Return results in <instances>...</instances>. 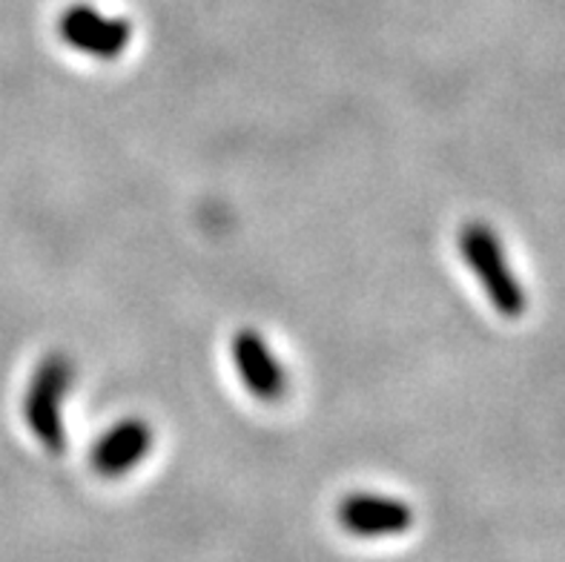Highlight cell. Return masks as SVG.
<instances>
[{
  "label": "cell",
  "mask_w": 565,
  "mask_h": 562,
  "mask_svg": "<svg viewBox=\"0 0 565 562\" xmlns=\"http://www.w3.org/2000/svg\"><path fill=\"white\" fill-rule=\"evenodd\" d=\"M72 388H75V364L66 353L55 350L41 359L23 393V420L29 434L52 456H61L66 448L64 399Z\"/></svg>",
  "instance_id": "obj_1"
},
{
  "label": "cell",
  "mask_w": 565,
  "mask_h": 562,
  "mask_svg": "<svg viewBox=\"0 0 565 562\" xmlns=\"http://www.w3.org/2000/svg\"><path fill=\"white\" fill-rule=\"evenodd\" d=\"M457 244L497 314L505 319H520L529 307V299H525L520 278L511 271L500 235L488 227L486 221H468L466 227H459Z\"/></svg>",
  "instance_id": "obj_2"
},
{
  "label": "cell",
  "mask_w": 565,
  "mask_h": 562,
  "mask_svg": "<svg viewBox=\"0 0 565 562\" xmlns=\"http://www.w3.org/2000/svg\"><path fill=\"white\" fill-rule=\"evenodd\" d=\"M337 522L353 540H396L414 528L416 513L411 502L391 494L353 491L339 499Z\"/></svg>",
  "instance_id": "obj_3"
},
{
  "label": "cell",
  "mask_w": 565,
  "mask_h": 562,
  "mask_svg": "<svg viewBox=\"0 0 565 562\" xmlns=\"http://www.w3.org/2000/svg\"><path fill=\"white\" fill-rule=\"evenodd\" d=\"M57 35L81 55L115 61L127 52L132 41V23L127 18L100 12L93 3H72L57 18Z\"/></svg>",
  "instance_id": "obj_4"
},
{
  "label": "cell",
  "mask_w": 565,
  "mask_h": 562,
  "mask_svg": "<svg viewBox=\"0 0 565 562\" xmlns=\"http://www.w3.org/2000/svg\"><path fill=\"white\" fill-rule=\"evenodd\" d=\"M230 357L236 364L238 379L253 396L267 402V405L281 402L287 396V388H290L287 368L276 357V350L267 344L265 333H258L256 328H242L230 342Z\"/></svg>",
  "instance_id": "obj_5"
},
{
  "label": "cell",
  "mask_w": 565,
  "mask_h": 562,
  "mask_svg": "<svg viewBox=\"0 0 565 562\" xmlns=\"http://www.w3.org/2000/svg\"><path fill=\"white\" fill-rule=\"evenodd\" d=\"M152 442H156V434H152L150 422L127 416V420L115 422L107 434L95 442L89 465L98 477L124 479L129 470H136L150 456Z\"/></svg>",
  "instance_id": "obj_6"
}]
</instances>
